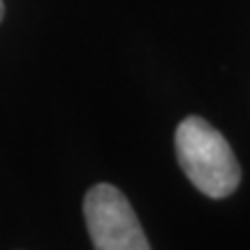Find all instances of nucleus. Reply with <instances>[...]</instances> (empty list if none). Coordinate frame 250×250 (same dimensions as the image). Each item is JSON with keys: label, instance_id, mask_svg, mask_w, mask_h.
<instances>
[{"label": "nucleus", "instance_id": "1", "mask_svg": "<svg viewBox=\"0 0 250 250\" xmlns=\"http://www.w3.org/2000/svg\"><path fill=\"white\" fill-rule=\"evenodd\" d=\"M174 148L188 181L211 199L229 197L241 183V167L229 142L202 116L181 121L174 134Z\"/></svg>", "mask_w": 250, "mask_h": 250}, {"label": "nucleus", "instance_id": "2", "mask_svg": "<svg viewBox=\"0 0 250 250\" xmlns=\"http://www.w3.org/2000/svg\"><path fill=\"white\" fill-rule=\"evenodd\" d=\"M83 218L95 250H151L132 204L111 183H98L86 192Z\"/></svg>", "mask_w": 250, "mask_h": 250}, {"label": "nucleus", "instance_id": "3", "mask_svg": "<svg viewBox=\"0 0 250 250\" xmlns=\"http://www.w3.org/2000/svg\"><path fill=\"white\" fill-rule=\"evenodd\" d=\"M2 17H5V2L0 0V21H2Z\"/></svg>", "mask_w": 250, "mask_h": 250}]
</instances>
